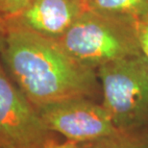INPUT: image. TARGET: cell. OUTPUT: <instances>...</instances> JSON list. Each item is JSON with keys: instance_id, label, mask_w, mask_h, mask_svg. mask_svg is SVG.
<instances>
[{"instance_id": "5", "label": "cell", "mask_w": 148, "mask_h": 148, "mask_svg": "<svg viewBox=\"0 0 148 148\" xmlns=\"http://www.w3.org/2000/svg\"><path fill=\"white\" fill-rule=\"evenodd\" d=\"M51 131L0 64V140L14 148H45Z\"/></svg>"}, {"instance_id": "1", "label": "cell", "mask_w": 148, "mask_h": 148, "mask_svg": "<svg viewBox=\"0 0 148 148\" xmlns=\"http://www.w3.org/2000/svg\"><path fill=\"white\" fill-rule=\"evenodd\" d=\"M5 28L2 60L12 80L36 108L96 96L100 83L95 70L70 56L57 38L16 25Z\"/></svg>"}, {"instance_id": "8", "label": "cell", "mask_w": 148, "mask_h": 148, "mask_svg": "<svg viewBox=\"0 0 148 148\" xmlns=\"http://www.w3.org/2000/svg\"><path fill=\"white\" fill-rule=\"evenodd\" d=\"M93 148H148V128L94 141Z\"/></svg>"}, {"instance_id": "3", "label": "cell", "mask_w": 148, "mask_h": 148, "mask_svg": "<svg viewBox=\"0 0 148 148\" xmlns=\"http://www.w3.org/2000/svg\"><path fill=\"white\" fill-rule=\"evenodd\" d=\"M57 40L70 56L92 69L141 54L134 23L90 10Z\"/></svg>"}, {"instance_id": "11", "label": "cell", "mask_w": 148, "mask_h": 148, "mask_svg": "<svg viewBox=\"0 0 148 148\" xmlns=\"http://www.w3.org/2000/svg\"><path fill=\"white\" fill-rule=\"evenodd\" d=\"M45 148H78L76 143L74 141L67 140L66 143H61V144H54V143H50L49 145H47Z\"/></svg>"}, {"instance_id": "10", "label": "cell", "mask_w": 148, "mask_h": 148, "mask_svg": "<svg viewBox=\"0 0 148 148\" xmlns=\"http://www.w3.org/2000/svg\"><path fill=\"white\" fill-rule=\"evenodd\" d=\"M134 25L140 53L148 61V17L136 22Z\"/></svg>"}, {"instance_id": "12", "label": "cell", "mask_w": 148, "mask_h": 148, "mask_svg": "<svg viewBox=\"0 0 148 148\" xmlns=\"http://www.w3.org/2000/svg\"><path fill=\"white\" fill-rule=\"evenodd\" d=\"M5 24L4 22L0 19V53H1V49L3 46V41H4V36H5Z\"/></svg>"}, {"instance_id": "4", "label": "cell", "mask_w": 148, "mask_h": 148, "mask_svg": "<svg viewBox=\"0 0 148 148\" xmlns=\"http://www.w3.org/2000/svg\"><path fill=\"white\" fill-rule=\"evenodd\" d=\"M51 132L74 143H94L120 134L102 104L79 97L37 108Z\"/></svg>"}, {"instance_id": "7", "label": "cell", "mask_w": 148, "mask_h": 148, "mask_svg": "<svg viewBox=\"0 0 148 148\" xmlns=\"http://www.w3.org/2000/svg\"><path fill=\"white\" fill-rule=\"evenodd\" d=\"M88 10L135 23L148 17V0H85Z\"/></svg>"}, {"instance_id": "6", "label": "cell", "mask_w": 148, "mask_h": 148, "mask_svg": "<svg viewBox=\"0 0 148 148\" xmlns=\"http://www.w3.org/2000/svg\"><path fill=\"white\" fill-rule=\"evenodd\" d=\"M87 10L85 0H30L18 14L4 23L58 38Z\"/></svg>"}, {"instance_id": "2", "label": "cell", "mask_w": 148, "mask_h": 148, "mask_svg": "<svg viewBox=\"0 0 148 148\" xmlns=\"http://www.w3.org/2000/svg\"><path fill=\"white\" fill-rule=\"evenodd\" d=\"M97 70L103 107L121 133L147 129L148 61L143 54L115 60Z\"/></svg>"}, {"instance_id": "13", "label": "cell", "mask_w": 148, "mask_h": 148, "mask_svg": "<svg viewBox=\"0 0 148 148\" xmlns=\"http://www.w3.org/2000/svg\"><path fill=\"white\" fill-rule=\"evenodd\" d=\"M0 148H14V147H13L12 145H10V144L6 143L5 141L0 140Z\"/></svg>"}, {"instance_id": "9", "label": "cell", "mask_w": 148, "mask_h": 148, "mask_svg": "<svg viewBox=\"0 0 148 148\" xmlns=\"http://www.w3.org/2000/svg\"><path fill=\"white\" fill-rule=\"evenodd\" d=\"M30 0H0V19L3 22L14 18Z\"/></svg>"}]
</instances>
